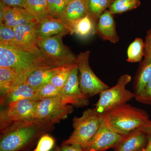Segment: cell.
<instances>
[{
    "instance_id": "obj_13",
    "label": "cell",
    "mask_w": 151,
    "mask_h": 151,
    "mask_svg": "<svg viewBox=\"0 0 151 151\" xmlns=\"http://www.w3.org/2000/svg\"><path fill=\"white\" fill-rule=\"evenodd\" d=\"M37 36L47 37L58 35H71L68 27L60 19H57L51 15L48 16L35 23Z\"/></svg>"
},
{
    "instance_id": "obj_25",
    "label": "cell",
    "mask_w": 151,
    "mask_h": 151,
    "mask_svg": "<svg viewBox=\"0 0 151 151\" xmlns=\"http://www.w3.org/2000/svg\"><path fill=\"white\" fill-rule=\"evenodd\" d=\"M114 0H86L89 15L97 22L100 16L109 8Z\"/></svg>"
},
{
    "instance_id": "obj_5",
    "label": "cell",
    "mask_w": 151,
    "mask_h": 151,
    "mask_svg": "<svg viewBox=\"0 0 151 151\" xmlns=\"http://www.w3.org/2000/svg\"><path fill=\"white\" fill-rule=\"evenodd\" d=\"M132 79L129 74H124L119 77L115 86L100 92L99 100L95 105L96 111L102 114L135 98L134 93L126 89Z\"/></svg>"
},
{
    "instance_id": "obj_2",
    "label": "cell",
    "mask_w": 151,
    "mask_h": 151,
    "mask_svg": "<svg viewBox=\"0 0 151 151\" xmlns=\"http://www.w3.org/2000/svg\"><path fill=\"white\" fill-rule=\"evenodd\" d=\"M54 125L36 119L14 123L1 132L0 151H28Z\"/></svg>"
},
{
    "instance_id": "obj_26",
    "label": "cell",
    "mask_w": 151,
    "mask_h": 151,
    "mask_svg": "<svg viewBox=\"0 0 151 151\" xmlns=\"http://www.w3.org/2000/svg\"><path fill=\"white\" fill-rule=\"evenodd\" d=\"M140 4V0H114L108 10L113 15L121 14L137 8Z\"/></svg>"
},
{
    "instance_id": "obj_10",
    "label": "cell",
    "mask_w": 151,
    "mask_h": 151,
    "mask_svg": "<svg viewBox=\"0 0 151 151\" xmlns=\"http://www.w3.org/2000/svg\"><path fill=\"white\" fill-rule=\"evenodd\" d=\"M126 135L120 134L113 131L103 122L94 137L88 144L85 151H105L114 148Z\"/></svg>"
},
{
    "instance_id": "obj_34",
    "label": "cell",
    "mask_w": 151,
    "mask_h": 151,
    "mask_svg": "<svg viewBox=\"0 0 151 151\" xmlns=\"http://www.w3.org/2000/svg\"><path fill=\"white\" fill-rule=\"evenodd\" d=\"M26 0H1L6 5L25 9Z\"/></svg>"
},
{
    "instance_id": "obj_14",
    "label": "cell",
    "mask_w": 151,
    "mask_h": 151,
    "mask_svg": "<svg viewBox=\"0 0 151 151\" xmlns=\"http://www.w3.org/2000/svg\"><path fill=\"white\" fill-rule=\"evenodd\" d=\"M35 23L14 28L15 37L13 46L28 51H40L37 45Z\"/></svg>"
},
{
    "instance_id": "obj_35",
    "label": "cell",
    "mask_w": 151,
    "mask_h": 151,
    "mask_svg": "<svg viewBox=\"0 0 151 151\" xmlns=\"http://www.w3.org/2000/svg\"><path fill=\"white\" fill-rule=\"evenodd\" d=\"M62 151H85L84 149L78 145H61Z\"/></svg>"
},
{
    "instance_id": "obj_20",
    "label": "cell",
    "mask_w": 151,
    "mask_h": 151,
    "mask_svg": "<svg viewBox=\"0 0 151 151\" xmlns=\"http://www.w3.org/2000/svg\"><path fill=\"white\" fill-rule=\"evenodd\" d=\"M25 82L13 70L7 68L0 67V95L3 97L17 85Z\"/></svg>"
},
{
    "instance_id": "obj_39",
    "label": "cell",
    "mask_w": 151,
    "mask_h": 151,
    "mask_svg": "<svg viewBox=\"0 0 151 151\" xmlns=\"http://www.w3.org/2000/svg\"><path fill=\"white\" fill-rule=\"evenodd\" d=\"M72 1V0H66V1L68 2H69L70 1Z\"/></svg>"
},
{
    "instance_id": "obj_11",
    "label": "cell",
    "mask_w": 151,
    "mask_h": 151,
    "mask_svg": "<svg viewBox=\"0 0 151 151\" xmlns=\"http://www.w3.org/2000/svg\"><path fill=\"white\" fill-rule=\"evenodd\" d=\"M40 100L38 99H24L7 106V114L12 124L35 119L38 105Z\"/></svg>"
},
{
    "instance_id": "obj_31",
    "label": "cell",
    "mask_w": 151,
    "mask_h": 151,
    "mask_svg": "<svg viewBox=\"0 0 151 151\" xmlns=\"http://www.w3.org/2000/svg\"><path fill=\"white\" fill-rule=\"evenodd\" d=\"M55 141L48 134L42 135L37 142L35 148L32 151H51L54 148Z\"/></svg>"
},
{
    "instance_id": "obj_4",
    "label": "cell",
    "mask_w": 151,
    "mask_h": 151,
    "mask_svg": "<svg viewBox=\"0 0 151 151\" xmlns=\"http://www.w3.org/2000/svg\"><path fill=\"white\" fill-rule=\"evenodd\" d=\"M102 122L101 114L95 108L86 109L81 116L73 118V132L61 145H78L84 150L98 131Z\"/></svg>"
},
{
    "instance_id": "obj_23",
    "label": "cell",
    "mask_w": 151,
    "mask_h": 151,
    "mask_svg": "<svg viewBox=\"0 0 151 151\" xmlns=\"http://www.w3.org/2000/svg\"><path fill=\"white\" fill-rule=\"evenodd\" d=\"M25 9L36 22L50 15L47 0H26Z\"/></svg>"
},
{
    "instance_id": "obj_33",
    "label": "cell",
    "mask_w": 151,
    "mask_h": 151,
    "mask_svg": "<svg viewBox=\"0 0 151 151\" xmlns=\"http://www.w3.org/2000/svg\"><path fill=\"white\" fill-rule=\"evenodd\" d=\"M145 58H151V29L147 33L145 42Z\"/></svg>"
},
{
    "instance_id": "obj_1",
    "label": "cell",
    "mask_w": 151,
    "mask_h": 151,
    "mask_svg": "<svg viewBox=\"0 0 151 151\" xmlns=\"http://www.w3.org/2000/svg\"><path fill=\"white\" fill-rule=\"evenodd\" d=\"M61 67L65 66L41 50L28 51L13 45L0 44V67L10 68L25 81L38 69Z\"/></svg>"
},
{
    "instance_id": "obj_12",
    "label": "cell",
    "mask_w": 151,
    "mask_h": 151,
    "mask_svg": "<svg viewBox=\"0 0 151 151\" xmlns=\"http://www.w3.org/2000/svg\"><path fill=\"white\" fill-rule=\"evenodd\" d=\"M36 22L25 9L9 6L0 1V24L14 28Z\"/></svg>"
},
{
    "instance_id": "obj_7",
    "label": "cell",
    "mask_w": 151,
    "mask_h": 151,
    "mask_svg": "<svg viewBox=\"0 0 151 151\" xmlns=\"http://www.w3.org/2000/svg\"><path fill=\"white\" fill-rule=\"evenodd\" d=\"M63 35L47 37H37V45L41 51L63 66L72 67L77 65V56L63 44Z\"/></svg>"
},
{
    "instance_id": "obj_24",
    "label": "cell",
    "mask_w": 151,
    "mask_h": 151,
    "mask_svg": "<svg viewBox=\"0 0 151 151\" xmlns=\"http://www.w3.org/2000/svg\"><path fill=\"white\" fill-rule=\"evenodd\" d=\"M145 42L142 39L136 38L128 47L127 61L130 63L140 62L145 56Z\"/></svg>"
},
{
    "instance_id": "obj_36",
    "label": "cell",
    "mask_w": 151,
    "mask_h": 151,
    "mask_svg": "<svg viewBox=\"0 0 151 151\" xmlns=\"http://www.w3.org/2000/svg\"><path fill=\"white\" fill-rule=\"evenodd\" d=\"M138 129L144 132L146 134L151 135V121L149 120L145 125L139 128Z\"/></svg>"
},
{
    "instance_id": "obj_28",
    "label": "cell",
    "mask_w": 151,
    "mask_h": 151,
    "mask_svg": "<svg viewBox=\"0 0 151 151\" xmlns=\"http://www.w3.org/2000/svg\"><path fill=\"white\" fill-rule=\"evenodd\" d=\"M62 89L56 87L50 82L45 84L36 91L37 97L40 100L50 97H60Z\"/></svg>"
},
{
    "instance_id": "obj_21",
    "label": "cell",
    "mask_w": 151,
    "mask_h": 151,
    "mask_svg": "<svg viewBox=\"0 0 151 151\" xmlns=\"http://www.w3.org/2000/svg\"><path fill=\"white\" fill-rule=\"evenodd\" d=\"M151 78V58H144L141 63L134 83L135 97L139 95Z\"/></svg>"
},
{
    "instance_id": "obj_22",
    "label": "cell",
    "mask_w": 151,
    "mask_h": 151,
    "mask_svg": "<svg viewBox=\"0 0 151 151\" xmlns=\"http://www.w3.org/2000/svg\"><path fill=\"white\" fill-rule=\"evenodd\" d=\"M97 22L87 14L76 22L70 28L71 34H75L81 38H86L96 33Z\"/></svg>"
},
{
    "instance_id": "obj_38",
    "label": "cell",
    "mask_w": 151,
    "mask_h": 151,
    "mask_svg": "<svg viewBox=\"0 0 151 151\" xmlns=\"http://www.w3.org/2000/svg\"><path fill=\"white\" fill-rule=\"evenodd\" d=\"M51 151H62L61 147L59 146L56 145L55 146L54 148Z\"/></svg>"
},
{
    "instance_id": "obj_15",
    "label": "cell",
    "mask_w": 151,
    "mask_h": 151,
    "mask_svg": "<svg viewBox=\"0 0 151 151\" xmlns=\"http://www.w3.org/2000/svg\"><path fill=\"white\" fill-rule=\"evenodd\" d=\"M96 33L103 40L116 43L119 40L113 15L106 10L100 16L96 25Z\"/></svg>"
},
{
    "instance_id": "obj_29",
    "label": "cell",
    "mask_w": 151,
    "mask_h": 151,
    "mask_svg": "<svg viewBox=\"0 0 151 151\" xmlns=\"http://www.w3.org/2000/svg\"><path fill=\"white\" fill-rule=\"evenodd\" d=\"M15 33L14 28L0 24V44L13 45Z\"/></svg>"
},
{
    "instance_id": "obj_8",
    "label": "cell",
    "mask_w": 151,
    "mask_h": 151,
    "mask_svg": "<svg viewBox=\"0 0 151 151\" xmlns=\"http://www.w3.org/2000/svg\"><path fill=\"white\" fill-rule=\"evenodd\" d=\"M73 111L72 105L65 104L60 97L44 98L39 103L35 119L55 125L66 119Z\"/></svg>"
},
{
    "instance_id": "obj_30",
    "label": "cell",
    "mask_w": 151,
    "mask_h": 151,
    "mask_svg": "<svg viewBox=\"0 0 151 151\" xmlns=\"http://www.w3.org/2000/svg\"><path fill=\"white\" fill-rule=\"evenodd\" d=\"M72 67L61 68L51 78L50 83L56 87L62 89L66 83Z\"/></svg>"
},
{
    "instance_id": "obj_3",
    "label": "cell",
    "mask_w": 151,
    "mask_h": 151,
    "mask_svg": "<svg viewBox=\"0 0 151 151\" xmlns=\"http://www.w3.org/2000/svg\"><path fill=\"white\" fill-rule=\"evenodd\" d=\"M101 115L106 126L123 135L138 129L150 120L145 111L127 103L116 106Z\"/></svg>"
},
{
    "instance_id": "obj_32",
    "label": "cell",
    "mask_w": 151,
    "mask_h": 151,
    "mask_svg": "<svg viewBox=\"0 0 151 151\" xmlns=\"http://www.w3.org/2000/svg\"><path fill=\"white\" fill-rule=\"evenodd\" d=\"M135 99L139 103L151 105V78L140 94L136 96Z\"/></svg>"
},
{
    "instance_id": "obj_19",
    "label": "cell",
    "mask_w": 151,
    "mask_h": 151,
    "mask_svg": "<svg viewBox=\"0 0 151 151\" xmlns=\"http://www.w3.org/2000/svg\"><path fill=\"white\" fill-rule=\"evenodd\" d=\"M61 67L49 68L38 69L31 73L25 82L36 91L41 86L49 83L54 74Z\"/></svg>"
},
{
    "instance_id": "obj_17",
    "label": "cell",
    "mask_w": 151,
    "mask_h": 151,
    "mask_svg": "<svg viewBox=\"0 0 151 151\" xmlns=\"http://www.w3.org/2000/svg\"><path fill=\"white\" fill-rule=\"evenodd\" d=\"M147 135L137 129L127 135L113 151H141L147 145Z\"/></svg>"
},
{
    "instance_id": "obj_37",
    "label": "cell",
    "mask_w": 151,
    "mask_h": 151,
    "mask_svg": "<svg viewBox=\"0 0 151 151\" xmlns=\"http://www.w3.org/2000/svg\"><path fill=\"white\" fill-rule=\"evenodd\" d=\"M141 151H151V135H147V142L145 147Z\"/></svg>"
},
{
    "instance_id": "obj_18",
    "label": "cell",
    "mask_w": 151,
    "mask_h": 151,
    "mask_svg": "<svg viewBox=\"0 0 151 151\" xmlns=\"http://www.w3.org/2000/svg\"><path fill=\"white\" fill-rule=\"evenodd\" d=\"M0 97L1 106H6L24 99L40 100L37 97L36 91L25 82L17 85L6 95Z\"/></svg>"
},
{
    "instance_id": "obj_9",
    "label": "cell",
    "mask_w": 151,
    "mask_h": 151,
    "mask_svg": "<svg viewBox=\"0 0 151 151\" xmlns=\"http://www.w3.org/2000/svg\"><path fill=\"white\" fill-rule=\"evenodd\" d=\"M60 98L66 104L81 108L89 104L88 98L82 94L79 86L77 65L71 68L69 77L62 88Z\"/></svg>"
},
{
    "instance_id": "obj_6",
    "label": "cell",
    "mask_w": 151,
    "mask_h": 151,
    "mask_svg": "<svg viewBox=\"0 0 151 151\" xmlns=\"http://www.w3.org/2000/svg\"><path fill=\"white\" fill-rule=\"evenodd\" d=\"M90 52L87 50L77 55L79 86L82 94L89 99L110 88L95 75L89 63Z\"/></svg>"
},
{
    "instance_id": "obj_27",
    "label": "cell",
    "mask_w": 151,
    "mask_h": 151,
    "mask_svg": "<svg viewBox=\"0 0 151 151\" xmlns=\"http://www.w3.org/2000/svg\"><path fill=\"white\" fill-rule=\"evenodd\" d=\"M49 13L53 17L61 19L68 2L66 0H47Z\"/></svg>"
},
{
    "instance_id": "obj_16",
    "label": "cell",
    "mask_w": 151,
    "mask_h": 151,
    "mask_svg": "<svg viewBox=\"0 0 151 151\" xmlns=\"http://www.w3.org/2000/svg\"><path fill=\"white\" fill-rule=\"evenodd\" d=\"M87 14L86 0H72L68 4L61 19L70 31L73 24Z\"/></svg>"
}]
</instances>
